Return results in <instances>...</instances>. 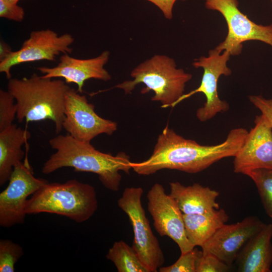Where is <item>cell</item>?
Instances as JSON below:
<instances>
[{
	"mask_svg": "<svg viewBox=\"0 0 272 272\" xmlns=\"http://www.w3.org/2000/svg\"><path fill=\"white\" fill-rule=\"evenodd\" d=\"M272 224L264 227L243 246L235 261L239 272H270Z\"/></svg>",
	"mask_w": 272,
	"mask_h": 272,
	"instance_id": "cell-16",
	"label": "cell"
},
{
	"mask_svg": "<svg viewBox=\"0 0 272 272\" xmlns=\"http://www.w3.org/2000/svg\"><path fill=\"white\" fill-rule=\"evenodd\" d=\"M247 133L245 128H235L223 142L202 145L178 134L167 125L159 135L150 157L141 162H131V168L141 175H151L165 169L197 173L223 158L235 157Z\"/></svg>",
	"mask_w": 272,
	"mask_h": 272,
	"instance_id": "cell-1",
	"label": "cell"
},
{
	"mask_svg": "<svg viewBox=\"0 0 272 272\" xmlns=\"http://www.w3.org/2000/svg\"><path fill=\"white\" fill-rule=\"evenodd\" d=\"M230 56L228 51L220 52L214 48L209 51L208 56L195 59L192 62L193 66L195 68H202L203 71L200 84L196 89L184 94L176 102L175 106L193 95L202 93L206 101L203 106L199 108L196 112L199 121H206L218 113L227 111L229 109V105L220 98L218 83L221 76H228L231 74V70L227 65Z\"/></svg>",
	"mask_w": 272,
	"mask_h": 272,
	"instance_id": "cell-8",
	"label": "cell"
},
{
	"mask_svg": "<svg viewBox=\"0 0 272 272\" xmlns=\"http://www.w3.org/2000/svg\"><path fill=\"white\" fill-rule=\"evenodd\" d=\"M118 272H150L132 246L120 240L115 242L106 255Z\"/></svg>",
	"mask_w": 272,
	"mask_h": 272,
	"instance_id": "cell-20",
	"label": "cell"
},
{
	"mask_svg": "<svg viewBox=\"0 0 272 272\" xmlns=\"http://www.w3.org/2000/svg\"><path fill=\"white\" fill-rule=\"evenodd\" d=\"M185 234L194 247H201L228 220L229 217L222 209L199 214H183Z\"/></svg>",
	"mask_w": 272,
	"mask_h": 272,
	"instance_id": "cell-19",
	"label": "cell"
},
{
	"mask_svg": "<svg viewBox=\"0 0 272 272\" xmlns=\"http://www.w3.org/2000/svg\"><path fill=\"white\" fill-rule=\"evenodd\" d=\"M270 1H271V3H272V0H270Z\"/></svg>",
	"mask_w": 272,
	"mask_h": 272,
	"instance_id": "cell-31",
	"label": "cell"
},
{
	"mask_svg": "<svg viewBox=\"0 0 272 272\" xmlns=\"http://www.w3.org/2000/svg\"><path fill=\"white\" fill-rule=\"evenodd\" d=\"M30 132L16 124L0 131V185L9 181L14 167L22 162L25 152L22 147Z\"/></svg>",
	"mask_w": 272,
	"mask_h": 272,
	"instance_id": "cell-18",
	"label": "cell"
},
{
	"mask_svg": "<svg viewBox=\"0 0 272 272\" xmlns=\"http://www.w3.org/2000/svg\"><path fill=\"white\" fill-rule=\"evenodd\" d=\"M147 197L148 210L158 234L172 239L178 246L181 253L193 249L186 236L183 213L176 201L166 193L163 186L155 183L149 190Z\"/></svg>",
	"mask_w": 272,
	"mask_h": 272,
	"instance_id": "cell-12",
	"label": "cell"
},
{
	"mask_svg": "<svg viewBox=\"0 0 272 272\" xmlns=\"http://www.w3.org/2000/svg\"><path fill=\"white\" fill-rule=\"evenodd\" d=\"M170 196L183 214H199L219 209L216 199L219 192L198 183L185 186L179 182L170 183Z\"/></svg>",
	"mask_w": 272,
	"mask_h": 272,
	"instance_id": "cell-17",
	"label": "cell"
},
{
	"mask_svg": "<svg viewBox=\"0 0 272 272\" xmlns=\"http://www.w3.org/2000/svg\"><path fill=\"white\" fill-rule=\"evenodd\" d=\"M24 254L23 247L9 239L0 240V271L14 272L15 265Z\"/></svg>",
	"mask_w": 272,
	"mask_h": 272,
	"instance_id": "cell-22",
	"label": "cell"
},
{
	"mask_svg": "<svg viewBox=\"0 0 272 272\" xmlns=\"http://www.w3.org/2000/svg\"><path fill=\"white\" fill-rule=\"evenodd\" d=\"M265 224L248 216L232 224H224L201 246L203 253H211L231 266L241 248Z\"/></svg>",
	"mask_w": 272,
	"mask_h": 272,
	"instance_id": "cell-14",
	"label": "cell"
},
{
	"mask_svg": "<svg viewBox=\"0 0 272 272\" xmlns=\"http://www.w3.org/2000/svg\"><path fill=\"white\" fill-rule=\"evenodd\" d=\"M74 41V38L70 34L59 36L50 29L33 31L19 50L12 51L0 61V72L10 80L12 78L11 70L15 65L42 60L55 61L61 53L72 52L70 46Z\"/></svg>",
	"mask_w": 272,
	"mask_h": 272,
	"instance_id": "cell-11",
	"label": "cell"
},
{
	"mask_svg": "<svg viewBox=\"0 0 272 272\" xmlns=\"http://www.w3.org/2000/svg\"><path fill=\"white\" fill-rule=\"evenodd\" d=\"M246 175L255 183L264 209L272 219V169H255Z\"/></svg>",
	"mask_w": 272,
	"mask_h": 272,
	"instance_id": "cell-21",
	"label": "cell"
},
{
	"mask_svg": "<svg viewBox=\"0 0 272 272\" xmlns=\"http://www.w3.org/2000/svg\"><path fill=\"white\" fill-rule=\"evenodd\" d=\"M49 144L55 152L44 163L42 173L49 174L63 167H71L77 172L97 174L107 189L117 191L121 180L120 171L129 174L131 168L130 157L124 152L116 156L96 150L91 142L78 141L70 134H58Z\"/></svg>",
	"mask_w": 272,
	"mask_h": 272,
	"instance_id": "cell-2",
	"label": "cell"
},
{
	"mask_svg": "<svg viewBox=\"0 0 272 272\" xmlns=\"http://www.w3.org/2000/svg\"><path fill=\"white\" fill-rule=\"evenodd\" d=\"M156 6L162 12L166 19L171 20L173 18V9L177 0H146ZM185 1V0H182Z\"/></svg>",
	"mask_w": 272,
	"mask_h": 272,
	"instance_id": "cell-28",
	"label": "cell"
},
{
	"mask_svg": "<svg viewBox=\"0 0 272 272\" xmlns=\"http://www.w3.org/2000/svg\"><path fill=\"white\" fill-rule=\"evenodd\" d=\"M142 188L126 187L117 200L118 207L128 216L133 231L132 247L150 272H156L165 262L163 252L151 228L142 205Z\"/></svg>",
	"mask_w": 272,
	"mask_h": 272,
	"instance_id": "cell-6",
	"label": "cell"
},
{
	"mask_svg": "<svg viewBox=\"0 0 272 272\" xmlns=\"http://www.w3.org/2000/svg\"><path fill=\"white\" fill-rule=\"evenodd\" d=\"M195 247L181 255L177 260L172 265L161 266L160 272H196V261L200 253Z\"/></svg>",
	"mask_w": 272,
	"mask_h": 272,
	"instance_id": "cell-24",
	"label": "cell"
},
{
	"mask_svg": "<svg viewBox=\"0 0 272 272\" xmlns=\"http://www.w3.org/2000/svg\"><path fill=\"white\" fill-rule=\"evenodd\" d=\"M250 102L261 112L272 128V99H266L261 95H250Z\"/></svg>",
	"mask_w": 272,
	"mask_h": 272,
	"instance_id": "cell-27",
	"label": "cell"
},
{
	"mask_svg": "<svg viewBox=\"0 0 272 272\" xmlns=\"http://www.w3.org/2000/svg\"><path fill=\"white\" fill-rule=\"evenodd\" d=\"M205 7L221 13L227 24L225 40L215 48L219 51L238 55L243 43L250 40L261 41L272 48V24L259 25L251 21L239 10L238 0H205Z\"/></svg>",
	"mask_w": 272,
	"mask_h": 272,
	"instance_id": "cell-7",
	"label": "cell"
},
{
	"mask_svg": "<svg viewBox=\"0 0 272 272\" xmlns=\"http://www.w3.org/2000/svg\"><path fill=\"white\" fill-rule=\"evenodd\" d=\"M71 87L60 79L48 78L33 74L29 78H11L8 90L13 96L17 106L19 122L51 120L56 133L63 129L65 118L66 93Z\"/></svg>",
	"mask_w": 272,
	"mask_h": 272,
	"instance_id": "cell-3",
	"label": "cell"
},
{
	"mask_svg": "<svg viewBox=\"0 0 272 272\" xmlns=\"http://www.w3.org/2000/svg\"><path fill=\"white\" fill-rule=\"evenodd\" d=\"M110 55L108 50L102 52L97 57L88 59H79L63 53L60 57L58 64L53 67L40 66L37 70L48 78H62L67 84L74 83L77 85V91L83 92L86 81L91 79L107 81L111 76L104 68Z\"/></svg>",
	"mask_w": 272,
	"mask_h": 272,
	"instance_id": "cell-15",
	"label": "cell"
},
{
	"mask_svg": "<svg viewBox=\"0 0 272 272\" xmlns=\"http://www.w3.org/2000/svg\"><path fill=\"white\" fill-rule=\"evenodd\" d=\"M23 8L16 3L0 0V17L20 22L24 18Z\"/></svg>",
	"mask_w": 272,
	"mask_h": 272,
	"instance_id": "cell-26",
	"label": "cell"
},
{
	"mask_svg": "<svg viewBox=\"0 0 272 272\" xmlns=\"http://www.w3.org/2000/svg\"><path fill=\"white\" fill-rule=\"evenodd\" d=\"M5 1L10 2V3L18 4V2L20 0H5Z\"/></svg>",
	"mask_w": 272,
	"mask_h": 272,
	"instance_id": "cell-30",
	"label": "cell"
},
{
	"mask_svg": "<svg viewBox=\"0 0 272 272\" xmlns=\"http://www.w3.org/2000/svg\"><path fill=\"white\" fill-rule=\"evenodd\" d=\"M12 51L11 47L3 40L0 42V61L7 57Z\"/></svg>",
	"mask_w": 272,
	"mask_h": 272,
	"instance_id": "cell-29",
	"label": "cell"
},
{
	"mask_svg": "<svg viewBox=\"0 0 272 272\" xmlns=\"http://www.w3.org/2000/svg\"><path fill=\"white\" fill-rule=\"evenodd\" d=\"M15 100L8 90H0V131L13 124L17 113V106L14 103Z\"/></svg>",
	"mask_w": 272,
	"mask_h": 272,
	"instance_id": "cell-23",
	"label": "cell"
},
{
	"mask_svg": "<svg viewBox=\"0 0 272 272\" xmlns=\"http://www.w3.org/2000/svg\"><path fill=\"white\" fill-rule=\"evenodd\" d=\"M130 76L133 80L125 81L94 94L113 88L123 90L126 94H129L137 85L142 83L146 87L142 89V94L152 91L154 95L152 101L160 102L163 108L174 107L184 94L186 84L192 78L191 74L177 68L172 58L163 54H155L141 63L132 70Z\"/></svg>",
	"mask_w": 272,
	"mask_h": 272,
	"instance_id": "cell-5",
	"label": "cell"
},
{
	"mask_svg": "<svg viewBox=\"0 0 272 272\" xmlns=\"http://www.w3.org/2000/svg\"><path fill=\"white\" fill-rule=\"evenodd\" d=\"M94 108L85 95L70 88L65 96L63 129L82 142H91L101 134H112L117 129L116 122L100 117Z\"/></svg>",
	"mask_w": 272,
	"mask_h": 272,
	"instance_id": "cell-10",
	"label": "cell"
},
{
	"mask_svg": "<svg viewBox=\"0 0 272 272\" xmlns=\"http://www.w3.org/2000/svg\"><path fill=\"white\" fill-rule=\"evenodd\" d=\"M254 123L234 157L235 173L246 175L255 169H272V128L262 114L255 117Z\"/></svg>",
	"mask_w": 272,
	"mask_h": 272,
	"instance_id": "cell-13",
	"label": "cell"
},
{
	"mask_svg": "<svg viewBox=\"0 0 272 272\" xmlns=\"http://www.w3.org/2000/svg\"><path fill=\"white\" fill-rule=\"evenodd\" d=\"M48 182L34 175L27 157L16 165L7 187L0 193V226L9 228L23 223L28 197Z\"/></svg>",
	"mask_w": 272,
	"mask_h": 272,
	"instance_id": "cell-9",
	"label": "cell"
},
{
	"mask_svg": "<svg viewBox=\"0 0 272 272\" xmlns=\"http://www.w3.org/2000/svg\"><path fill=\"white\" fill-rule=\"evenodd\" d=\"M230 266L215 255L200 251L196 261V272H227Z\"/></svg>",
	"mask_w": 272,
	"mask_h": 272,
	"instance_id": "cell-25",
	"label": "cell"
},
{
	"mask_svg": "<svg viewBox=\"0 0 272 272\" xmlns=\"http://www.w3.org/2000/svg\"><path fill=\"white\" fill-rule=\"evenodd\" d=\"M95 188L71 179L64 183H47L27 200L26 215L46 213L66 217L77 223L89 219L98 208Z\"/></svg>",
	"mask_w": 272,
	"mask_h": 272,
	"instance_id": "cell-4",
	"label": "cell"
}]
</instances>
